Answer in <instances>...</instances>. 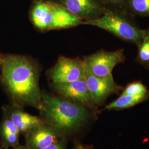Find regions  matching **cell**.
<instances>
[{
    "label": "cell",
    "mask_w": 149,
    "mask_h": 149,
    "mask_svg": "<svg viewBox=\"0 0 149 149\" xmlns=\"http://www.w3.org/2000/svg\"><path fill=\"white\" fill-rule=\"evenodd\" d=\"M133 17L123 7H106L101 17L85 24L101 28L124 41L138 45L145 37V29L139 27Z\"/></svg>",
    "instance_id": "obj_3"
},
{
    "label": "cell",
    "mask_w": 149,
    "mask_h": 149,
    "mask_svg": "<svg viewBox=\"0 0 149 149\" xmlns=\"http://www.w3.org/2000/svg\"><path fill=\"white\" fill-rule=\"evenodd\" d=\"M32 24L39 32L52 31L53 8L51 0H35L29 12Z\"/></svg>",
    "instance_id": "obj_10"
},
{
    "label": "cell",
    "mask_w": 149,
    "mask_h": 149,
    "mask_svg": "<svg viewBox=\"0 0 149 149\" xmlns=\"http://www.w3.org/2000/svg\"><path fill=\"white\" fill-rule=\"evenodd\" d=\"M47 76L52 83L65 84L85 78V63L79 57L59 56L56 64L49 70Z\"/></svg>",
    "instance_id": "obj_5"
},
{
    "label": "cell",
    "mask_w": 149,
    "mask_h": 149,
    "mask_svg": "<svg viewBox=\"0 0 149 149\" xmlns=\"http://www.w3.org/2000/svg\"><path fill=\"white\" fill-rule=\"evenodd\" d=\"M0 149H6V148H5L2 144H1V143H0Z\"/></svg>",
    "instance_id": "obj_24"
},
{
    "label": "cell",
    "mask_w": 149,
    "mask_h": 149,
    "mask_svg": "<svg viewBox=\"0 0 149 149\" xmlns=\"http://www.w3.org/2000/svg\"><path fill=\"white\" fill-rule=\"evenodd\" d=\"M2 111L12 120L20 134H26L32 129L45 124L42 118L31 115L23 108L11 104L3 106Z\"/></svg>",
    "instance_id": "obj_11"
},
{
    "label": "cell",
    "mask_w": 149,
    "mask_h": 149,
    "mask_svg": "<svg viewBox=\"0 0 149 149\" xmlns=\"http://www.w3.org/2000/svg\"><path fill=\"white\" fill-rule=\"evenodd\" d=\"M149 93L138 96L120 95L114 101L108 104L103 110H122L134 106L147 100Z\"/></svg>",
    "instance_id": "obj_13"
},
{
    "label": "cell",
    "mask_w": 149,
    "mask_h": 149,
    "mask_svg": "<svg viewBox=\"0 0 149 149\" xmlns=\"http://www.w3.org/2000/svg\"><path fill=\"white\" fill-rule=\"evenodd\" d=\"M53 22L51 30H61L85 24V22L70 13L63 6L51 0Z\"/></svg>",
    "instance_id": "obj_12"
},
{
    "label": "cell",
    "mask_w": 149,
    "mask_h": 149,
    "mask_svg": "<svg viewBox=\"0 0 149 149\" xmlns=\"http://www.w3.org/2000/svg\"><path fill=\"white\" fill-rule=\"evenodd\" d=\"M60 140H61L54 143L46 149H65L63 142Z\"/></svg>",
    "instance_id": "obj_19"
},
{
    "label": "cell",
    "mask_w": 149,
    "mask_h": 149,
    "mask_svg": "<svg viewBox=\"0 0 149 149\" xmlns=\"http://www.w3.org/2000/svg\"><path fill=\"white\" fill-rule=\"evenodd\" d=\"M40 67L32 58L3 54L0 65V84L11 105L19 108L31 106L39 109L42 92L39 87Z\"/></svg>",
    "instance_id": "obj_1"
},
{
    "label": "cell",
    "mask_w": 149,
    "mask_h": 149,
    "mask_svg": "<svg viewBox=\"0 0 149 149\" xmlns=\"http://www.w3.org/2000/svg\"><path fill=\"white\" fill-rule=\"evenodd\" d=\"M123 8L133 16L149 17V0H125Z\"/></svg>",
    "instance_id": "obj_14"
},
{
    "label": "cell",
    "mask_w": 149,
    "mask_h": 149,
    "mask_svg": "<svg viewBox=\"0 0 149 149\" xmlns=\"http://www.w3.org/2000/svg\"><path fill=\"white\" fill-rule=\"evenodd\" d=\"M19 135L9 133L5 132H0L1 143L6 148L8 149L10 147L15 148L19 144Z\"/></svg>",
    "instance_id": "obj_17"
},
{
    "label": "cell",
    "mask_w": 149,
    "mask_h": 149,
    "mask_svg": "<svg viewBox=\"0 0 149 149\" xmlns=\"http://www.w3.org/2000/svg\"><path fill=\"white\" fill-rule=\"evenodd\" d=\"M137 47L138 52L136 61L149 69V38L145 35L144 38Z\"/></svg>",
    "instance_id": "obj_15"
},
{
    "label": "cell",
    "mask_w": 149,
    "mask_h": 149,
    "mask_svg": "<svg viewBox=\"0 0 149 149\" xmlns=\"http://www.w3.org/2000/svg\"><path fill=\"white\" fill-rule=\"evenodd\" d=\"M14 149H31L26 145H18L15 148H14Z\"/></svg>",
    "instance_id": "obj_21"
},
{
    "label": "cell",
    "mask_w": 149,
    "mask_h": 149,
    "mask_svg": "<svg viewBox=\"0 0 149 149\" xmlns=\"http://www.w3.org/2000/svg\"><path fill=\"white\" fill-rule=\"evenodd\" d=\"M2 56H3V54L0 51V65L1 64L2 62Z\"/></svg>",
    "instance_id": "obj_23"
},
{
    "label": "cell",
    "mask_w": 149,
    "mask_h": 149,
    "mask_svg": "<svg viewBox=\"0 0 149 149\" xmlns=\"http://www.w3.org/2000/svg\"><path fill=\"white\" fill-rule=\"evenodd\" d=\"M74 149H92L90 148H88V147H87V146H85V145H82L81 144H80V143H77V144L76 145V146H75V148H74Z\"/></svg>",
    "instance_id": "obj_20"
},
{
    "label": "cell",
    "mask_w": 149,
    "mask_h": 149,
    "mask_svg": "<svg viewBox=\"0 0 149 149\" xmlns=\"http://www.w3.org/2000/svg\"><path fill=\"white\" fill-rule=\"evenodd\" d=\"M25 135L26 145L31 149H46L63 138L57 130L47 124L32 129Z\"/></svg>",
    "instance_id": "obj_9"
},
{
    "label": "cell",
    "mask_w": 149,
    "mask_h": 149,
    "mask_svg": "<svg viewBox=\"0 0 149 149\" xmlns=\"http://www.w3.org/2000/svg\"><path fill=\"white\" fill-rule=\"evenodd\" d=\"M45 124L55 129L63 137L79 131L88 120L91 110L61 96L42 92L39 109Z\"/></svg>",
    "instance_id": "obj_2"
},
{
    "label": "cell",
    "mask_w": 149,
    "mask_h": 149,
    "mask_svg": "<svg viewBox=\"0 0 149 149\" xmlns=\"http://www.w3.org/2000/svg\"><path fill=\"white\" fill-rule=\"evenodd\" d=\"M85 79L93 100L97 107L102 105L113 94H118L123 90L116 82L113 76L101 77L92 74L85 65Z\"/></svg>",
    "instance_id": "obj_7"
},
{
    "label": "cell",
    "mask_w": 149,
    "mask_h": 149,
    "mask_svg": "<svg viewBox=\"0 0 149 149\" xmlns=\"http://www.w3.org/2000/svg\"><path fill=\"white\" fill-rule=\"evenodd\" d=\"M51 86L59 96L79 103L92 112H96L98 107L93 100L85 78L70 83H52Z\"/></svg>",
    "instance_id": "obj_6"
},
{
    "label": "cell",
    "mask_w": 149,
    "mask_h": 149,
    "mask_svg": "<svg viewBox=\"0 0 149 149\" xmlns=\"http://www.w3.org/2000/svg\"><path fill=\"white\" fill-rule=\"evenodd\" d=\"M54 1L63 6L70 13L85 22L95 20L101 17L106 8L100 0H56Z\"/></svg>",
    "instance_id": "obj_8"
},
{
    "label": "cell",
    "mask_w": 149,
    "mask_h": 149,
    "mask_svg": "<svg viewBox=\"0 0 149 149\" xmlns=\"http://www.w3.org/2000/svg\"><path fill=\"white\" fill-rule=\"evenodd\" d=\"M145 36L146 37L149 38V28L148 29H145Z\"/></svg>",
    "instance_id": "obj_22"
},
{
    "label": "cell",
    "mask_w": 149,
    "mask_h": 149,
    "mask_svg": "<svg viewBox=\"0 0 149 149\" xmlns=\"http://www.w3.org/2000/svg\"><path fill=\"white\" fill-rule=\"evenodd\" d=\"M86 68L98 77L113 76L114 68L125 60L124 50L119 49L114 51L101 50L84 57Z\"/></svg>",
    "instance_id": "obj_4"
},
{
    "label": "cell",
    "mask_w": 149,
    "mask_h": 149,
    "mask_svg": "<svg viewBox=\"0 0 149 149\" xmlns=\"http://www.w3.org/2000/svg\"><path fill=\"white\" fill-rule=\"evenodd\" d=\"M107 7H123L125 0H100Z\"/></svg>",
    "instance_id": "obj_18"
},
{
    "label": "cell",
    "mask_w": 149,
    "mask_h": 149,
    "mask_svg": "<svg viewBox=\"0 0 149 149\" xmlns=\"http://www.w3.org/2000/svg\"><path fill=\"white\" fill-rule=\"evenodd\" d=\"M149 93L146 87L140 81H135L128 84L123 88L120 95L138 96Z\"/></svg>",
    "instance_id": "obj_16"
}]
</instances>
